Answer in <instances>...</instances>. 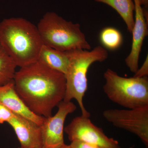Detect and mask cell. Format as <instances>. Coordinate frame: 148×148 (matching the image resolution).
Wrapping results in <instances>:
<instances>
[{"instance_id":"cell-8","label":"cell","mask_w":148,"mask_h":148,"mask_svg":"<svg viewBox=\"0 0 148 148\" xmlns=\"http://www.w3.org/2000/svg\"><path fill=\"white\" fill-rule=\"evenodd\" d=\"M58 111L54 115L45 118L40 125L42 148H56L65 144L64 123L66 117L73 113L76 106L71 101H64L57 106Z\"/></svg>"},{"instance_id":"cell-1","label":"cell","mask_w":148,"mask_h":148,"mask_svg":"<svg viewBox=\"0 0 148 148\" xmlns=\"http://www.w3.org/2000/svg\"><path fill=\"white\" fill-rule=\"evenodd\" d=\"M13 81L19 97L37 115L51 116L53 109L64 101L65 75L40 61L20 68L15 73Z\"/></svg>"},{"instance_id":"cell-2","label":"cell","mask_w":148,"mask_h":148,"mask_svg":"<svg viewBox=\"0 0 148 148\" xmlns=\"http://www.w3.org/2000/svg\"><path fill=\"white\" fill-rule=\"evenodd\" d=\"M43 45L37 26L27 19L12 17L0 22V45L16 66L38 61Z\"/></svg>"},{"instance_id":"cell-3","label":"cell","mask_w":148,"mask_h":148,"mask_svg":"<svg viewBox=\"0 0 148 148\" xmlns=\"http://www.w3.org/2000/svg\"><path fill=\"white\" fill-rule=\"evenodd\" d=\"M66 52L70 62L65 75L66 89L64 101L70 102L75 99L78 103L82 115L90 117V113L85 108L83 101L88 89V71L93 63L106 61L108 53L101 45L92 50L75 49Z\"/></svg>"},{"instance_id":"cell-12","label":"cell","mask_w":148,"mask_h":148,"mask_svg":"<svg viewBox=\"0 0 148 148\" xmlns=\"http://www.w3.org/2000/svg\"><path fill=\"white\" fill-rule=\"evenodd\" d=\"M38 61L54 71L66 74L69 65L66 51H62L43 45Z\"/></svg>"},{"instance_id":"cell-17","label":"cell","mask_w":148,"mask_h":148,"mask_svg":"<svg viewBox=\"0 0 148 148\" xmlns=\"http://www.w3.org/2000/svg\"><path fill=\"white\" fill-rule=\"evenodd\" d=\"M134 75L135 77L141 78L143 77H147L148 75V56L147 57L143 65L140 69H138Z\"/></svg>"},{"instance_id":"cell-13","label":"cell","mask_w":148,"mask_h":148,"mask_svg":"<svg viewBox=\"0 0 148 148\" xmlns=\"http://www.w3.org/2000/svg\"><path fill=\"white\" fill-rule=\"evenodd\" d=\"M110 6L121 16L126 24L127 30L132 33L134 27L135 6L133 0H94Z\"/></svg>"},{"instance_id":"cell-9","label":"cell","mask_w":148,"mask_h":148,"mask_svg":"<svg viewBox=\"0 0 148 148\" xmlns=\"http://www.w3.org/2000/svg\"><path fill=\"white\" fill-rule=\"evenodd\" d=\"M135 6V21L131 34L132 47L130 53L125 59L126 66L135 73L139 69V60L144 40L148 36L147 8H143L139 0H133Z\"/></svg>"},{"instance_id":"cell-5","label":"cell","mask_w":148,"mask_h":148,"mask_svg":"<svg viewBox=\"0 0 148 148\" xmlns=\"http://www.w3.org/2000/svg\"><path fill=\"white\" fill-rule=\"evenodd\" d=\"M104 78L103 90L112 102L130 109L148 106L147 77H124L108 69Z\"/></svg>"},{"instance_id":"cell-11","label":"cell","mask_w":148,"mask_h":148,"mask_svg":"<svg viewBox=\"0 0 148 148\" xmlns=\"http://www.w3.org/2000/svg\"><path fill=\"white\" fill-rule=\"evenodd\" d=\"M0 104L14 113L30 120L40 126L45 117L33 113L16 92L13 80L0 86Z\"/></svg>"},{"instance_id":"cell-15","label":"cell","mask_w":148,"mask_h":148,"mask_svg":"<svg viewBox=\"0 0 148 148\" xmlns=\"http://www.w3.org/2000/svg\"><path fill=\"white\" fill-rule=\"evenodd\" d=\"M100 39L103 47L110 50H116L120 47L123 42L121 33L113 27H107L101 31Z\"/></svg>"},{"instance_id":"cell-10","label":"cell","mask_w":148,"mask_h":148,"mask_svg":"<svg viewBox=\"0 0 148 148\" xmlns=\"http://www.w3.org/2000/svg\"><path fill=\"white\" fill-rule=\"evenodd\" d=\"M9 124L16 133L21 148H42L40 126L32 121L14 113Z\"/></svg>"},{"instance_id":"cell-6","label":"cell","mask_w":148,"mask_h":148,"mask_svg":"<svg viewBox=\"0 0 148 148\" xmlns=\"http://www.w3.org/2000/svg\"><path fill=\"white\" fill-rule=\"evenodd\" d=\"M104 117L115 127L138 136L148 147V106L134 109H109Z\"/></svg>"},{"instance_id":"cell-18","label":"cell","mask_w":148,"mask_h":148,"mask_svg":"<svg viewBox=\"0 0 148 148\" xmlns=\"http://www.w3.org/2000/svg\"><path fill=\"white\" fill-rule=\"evenodd\" d=\"M70 145L72 148H101L98 146L79 140L72 141Z\"/></svg>"},{"instance_id":"cell-20","label":"cell","mask_w":148,"mask_h":148,"mask_svg":"<svg viewBox=\"0 0 148 148\" xmlns=\"http://www.w3.org/2000/svg\"><path fill=\"white\" fill-rule=\"evenodd\" d=\"M56 148H72V147L70 145H66V144H64V145H62L60 147H58Z\"/></svg>"},{"instance_id":"cell-16","label":"cell","mask_w":148,"mask_h":148,"mask_svg":"<svg viewBox=\"0 0 148 148\" xmlns=\"http://www.w3.org/2000/svg\"><path fill=\"white\" fill-rule=\"evenodd\" d=\"M14 113L0 104V124L8 122L13 116Z\"/></svg>"},{"instance_id":"cell-14","label":"cell","mask_w":148,"mask_h":148,"mask_svg":"<svg viewBox=\"0 0 148 148\" xmlns=\"http://www.w3.org/2000/svg\"><path fill=\"white\" fill-rule=\"evenodd\" d=\"M16 64L0 45V86L13 80Z\"/></svg>"},{"instance_id":"cell-19","label":"cell","mask_w":148,"mask_h":148,"mask_svg":"<svg viewBox=\"0 0 148 148\" xmlns=\"http://www.w3.org/2000/svg\"><path fill=\"white\" fill-rule=\"evenodd\" d=\"M139 1L142 6H144V7L148 8V0H139Z\"/></svg>"},{"instance_id":"cell-21","label":"cell","mask_w":148,"mask_h":148,"mask_svg":"<svg viewBox=\"0 0 148 148\" xmlns=\"http://www.w3.org/2000/svg\"><path fill=\"white\" fill-rule=\"evenodd\" d=\"M21 148V147H20V148Z\"/></svg>"},{"instance_id":"cell-7","label":"cell","mask_w":148,"mask_h":148,"mask_svg":"<svg viewBox=\"0 0 148 148\" xmlns=\"http://www.w3.org/2000/svg\"><path fill=\"white\" fill-rule=\"evenodd\" d=\"M64 132L71 142L79 140L101 148H121L117 140L108 137L89 117L82 115L74 118L64 127Z\"/></svg>"},{"instance_id":"cell-4","label":"cell","mask_w":148,"mask_h":148,"mask_svg":"<svg viewBox=\"0 0 148 148\" xmlns=\"http://www.w3.org/2000/svg\"><path fill=\"white\" fill-rule=\"evenodd\" d=\"M37 27L43 44L56 50L91 49L80 25L67 21L55 12H47Z\"/></svg>"}]
</instances>
